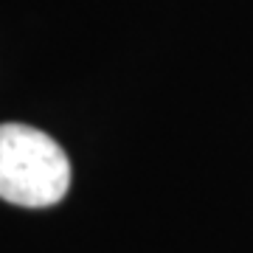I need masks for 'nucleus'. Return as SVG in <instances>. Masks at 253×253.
Masks as SVG:
<instances>
[{
    "label": "nucleus",
    "mask_w": 253,
    "mask_h": 253,
    "mask_svg": "<svg viewBox=\"0 0 253 253\" xmlns=\"http://www.w3.org/2000/svg\"><path fill=\"white\" fill-rule=\"evenodd\" d=\"M71 189V161L28 124H0V200L23 208L56 206Z\"/></svg>",
    "instance_id": "obj_1"
}]
</instances>
